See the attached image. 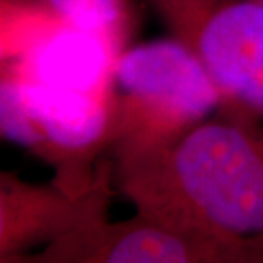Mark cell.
I'll use <instances>...</instances> for the list:
<instances>
[{"instance_id": "cell-1", "label": "cell", "mask_w": 263, "mask_h": 263, "mask_svg": "<svg viewBox=\"0 0 263 263\" xmlns=\"http://www.w3.org/2000/svg\"><path fill=\"white\" fill-rule=\"evenodd\" d=\"M135 210L226 241L263 239V120L217 113L162 151L113 161Z\"/></svg>"}, {"instance_id": "cell-3", "label": "cell", "mask_w": 263, "mask_h": 263, "mask_svg": "<svg viewBox=\"0 0 263 263\" xmlns=\"http://www.w3.org/2000/svg\"><path fill=\"white\" fill-rule=\"evenodd\" d=\"M0 118L5 139L50 164L53 181L70 192L86 190L108 156L104 91L98 96L4 67Z\"/></svg>"}, {"instance_id": "cell-7", "label": "cell", "mask_w": 263, "mask_h": 263, "mask_svg": "<svg viewBox=\"0 0 263 263\" xmlns=\"http://www.w3.org/2000/svg\"><path fill=\"white\" fill-rule=\"evenodd\" d=\"M76 29L103 38L118 46L127 36L130 21L128 0H34Z\"/></svg>"}, {"instance_id": "cell-5", "label": "cell", "mask_w": 263, "mask_h": 263, "mask_svg": "<svg viewBox=\"0 0 263 263\" xmlns=\"http://www.w3.org/2000/svg\"><path fill=\"white\" fill-rule=\"evenodd\" d=\"M19 263H263V239L238 243L139 212L106 219Z\"/></svg>"}, {"instance_id": "cell-2", "label": "cell", "mask_w": 263, "mask_h": 263, "mask_svg": "<svg viewBox=\"0 0 263 263\" xmlns=\"http://www.w3.org/2000/svg\"><path fill=\"white\" fill-rule=\"evenodd\" d=\"M104 99L111 161L166 149L222 108L217 86L175 38L120 51Z\"/></svg>"}, {"instance_id": "cell-8", "label": "cell", "mask_w": 263, "mask_h": 263, "mask_svg": "<svg viewBox=\"0 0 263 263\" xmlns=\"http://www.w3.org/2000/svg\"><path fill=\"white\" fill-rule=\"evenodd\" d=\"M260 2H261V4H263V0H260Z\"/></svg>"}, {"instance_id": "cell-4", "label": "cell", "mask_w": 263, "mask_h": 263, "mask_svg": "<svg viewBox=\"0 0 263 263\" xmlns=\"http://www.w3.org/2000/svg\"><path fill=\"white\" fill-rule=\"evenodd\" d=\"M205 68L222 96L219 113L263 120L260 0H144Z\"/></svg>"}, {"instance_id": "cell-6", "label": "cell", "mask_w": 263, "mask_h": 263, "mask_svg": "<svg viewBox=\"0 0 263 263\" xmlns=\"http://www.w3.org/2000/svg\"><path fill=\"white\" fill-rule=\"evenodd\" d=\"M117 193L109 154L101 159L94 181L82 192H70L55 181L29 183L2 171L0 263H19L55 241L109 219Z\"/></svg>"}]
</instances>
